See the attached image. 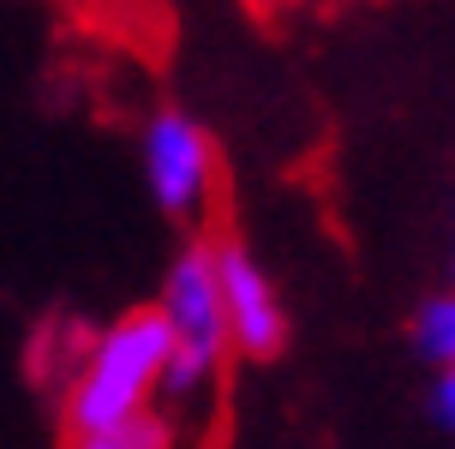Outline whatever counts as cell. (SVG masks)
I'll use <instances>...</instances> for the list:
<instances>
[{
	"label": "cell",
	"instance_id": "obj_1",
	"mask_svg": "<svg viewBox=\"0 0 455 449\" xmlns=\"http://www.w3.org/2000/svg\"><path fill=\"white\" fill-rule=\"evenodd\" d=\"M162 365H168V324H162L156 306H138V312L91 330L84 348L67 359V372L54 378L67 444L84 449L96 431L156 407Z\"/></svg>",
	"mask_w": 455,
	"mask_h": 449
},
{
	"label": "cell",
	"instance_id": "obj_2",
	"mask_svg": "<svg viewBox=\"0 0 455 449\" xmlns=\"http://www.w3.org/2000/svg\"><path fill=\"white\" fill-rule=\"evenodd\" d=\"M156 312H162V324H168V365H162L156 407L186 431V420H210V413L228 402V372H234L210 240H192V246L168 264Z\"/></svg>",
	"mask_w": 455,
	"mask_h": 449
},
{
	"label": "cell",
	"instance_id": "obj_3",
	"mask_svg": "<svg viewBox=\"0 0 455 449\" xmlns=\"http://www.w3.org/2000/svg\"><path fill=\"white\" fill-rule=\"evenodd\" d=\"M138 156H144V180L150 198L174 216V222H204L222 192V156L216 138L180 108H156L138 132Z\"/></svg>",
	"mask_w": 455,
	"mask_h": 449
},
{
	"label": "cell",
	"instance_id": "obj_4",
	"mask_svg": "<svg viewBox=\"0 0 455 449\" xmlns=\"http://www.w3.org/2000/svg\"><path fill=\"white\" fill-rule=\"evenodd\" d=\"M210 264H216V288H222V317H228L234 359H251V365L275 359L288 348V312H282V293L264 276V264L234 234H210Z\"/></svg>",
	"mask_w": 455,
	"mask_h": 449
},
{
	"label": "cell",
	"instance_id": "obj_5",
	"mask_svg": "<svg viewBox=\"0 0 455 449\" xmlns=\"http://www.w3.org/2000/svg\"><path fill=\"white\" fill-rule=\"evenodd\" d=\"M413 348H419L426 365H455V288L432 293L413 312Z\"/></svg>",
	"mask_w": 455,
	"mask_h": 449
},
{
	"label": "cell",
	"instance_id": "obj_6",
	"mask_svg": "<svg viewBox=\"0 0 455 449\" xmlns=\"http://www.w3.org/2000/svg\"><path fill=\"white\" fill-rule=\"evenodd\" d=\"M168 444H180V426H174L162 407H144V413H132V420L96 431L84 449H168Z\"/></svg>",
	"mask_w": 455,
	"mask_h": 449
},
{
	"label": "cell",
	"instance_id": "obj_7",
	"mask_svg": "<svg viewBox=\"0 0 455 449\" xmlns=\"http://www.w3.org/2000/svg\"><path fill=\"white\" fill-rule=\"evenodd\" d=\"M432 420L455 437V365H432Z\"/></svg>",
	"mask_w": 455,
	"mask_h": 449
},
{
	"label": "cell",
	"instance_id": "obj_8",
	"mask_svg": "<svg viewBox=\"0 0 455 449\" xmlns=\"http://www.w3.org/2000/svg\"><path fill=\"white\" fill-rule=\"evenodd\" d=\"M240 6H251L258 19H275V12H294V6H306V0H240Z\"/></svg>",
	"mask_w": 455,
	"mask_h": 449
}]
</instances>
